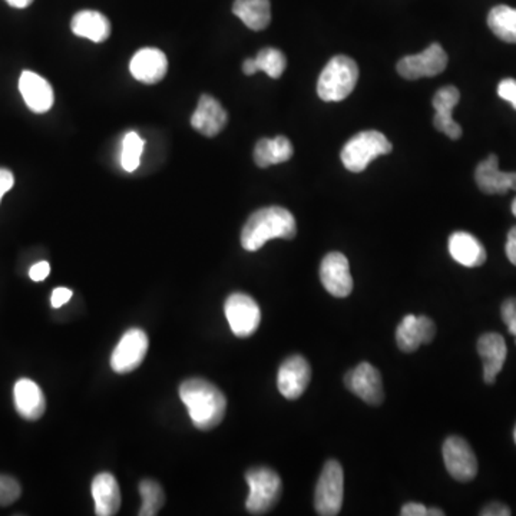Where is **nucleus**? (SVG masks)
<instances>
[{"label":"nucleus","mask_w":516,"mask_h":516,"mask_svg":"<svg viewBox=\"0 0 516 516\" xmlns=\"http://www.w3.org/2000/svg\"><path fill=\"white\" fill-rule=\"evenodd\" d=\"M14 184V174L5 168H0V202L6 194L7 191H11Z\"/></svg>","instance_id":"obj_36"},{"label":"nucleus","mask_w":516,"mask_h":516,"mask_svg":"<svg viewBox=\"0 0 516 516\" xmlns=\"http://www.w3.org/2000/svg\"><path fill=\"white\" fill-rule=\"evenodd\" d=\"M344 496V475L342 464L327 461L315 486V512L322 516H336L342 511Z\"/></svg>","instance_id":"obj_6"},{"label":"nucleus","mask_w":516,"mask_h":516,"mask_svg":"<svg viewBox=\"0 0 516 516\" xmlns=\"http://www.w3.org/2000/svg\"><path fill=\"white\" fill-rule=\"evenodd\" d=\"M227 322L231 332L237 337L246 339L253 336L261 322V310L256 300L244 293H234L227 298L226 305Z\"/></svg>","instance_id":"obj_7"},{"label":"nucleus","mask_w":516,"mask_h":516,"mask_svg":"<svg viewBox=\"0 0 516 516\" xmlns=\"http://www.w3.org/2000/svg\"><path fill=\"white\" fill-rule=\"evenodd\" d=\"M357 80V63L349 56H334L320 73L317 94L324 102L343 101L353 92Z\"/></svg>","instance_id":"obj_3"},{"label":"nucleus","mask_w":516,"mask_h":516,"mask_svg":"<svg viewBox=\"0 0 516 516\" xmlns=\"http://www.w3.org/2000/svg\"><path fill=\"white\" fill-rule=\"evenodd\" d=\"M498 95L505 101L511 102L516 109V80L508 78V80H501L498 87Z\"/></svg>","instance_id":"obj_33"},{"label":"nucleus","mask_w":516,"mask_h":516,"mask_svg":"<svg viewBox=\"0 0 516 516\" xmlns=\"http://www.w3.org/2000/svg\"><path fill=\"white\" fill-rule=\"evenodd\" d=\"M144 139L136 132H128L122 143L121 165L127 173H134L143 155Z\"/></svg>","instance_id":"obj_30"},{"label":"nucleus","mask_w":516,"mask_h":516,"mask_svg":"<svg viewBox=\"0 0 516 516\" xmlns=\"http://www.w3.org/2000/svg\"><path fill=\"white\" fill-rule=\"evenodd\" d=\"M320 280L333 297L344 298L353 290V277L346 256L342 253H329L320 264Z\"/></svg>","instance_id":"obj_12"},{"label":"nucleus","mask_w":516,"mask_h":516,"mask_svg":"<svg viewBox=\"0 0 516 516\" xmlns=\"http://www.w3.org/2000/svg\"><path fill=\"white\" fill-rule=\"evenodd\" d=\"M513 439H515V444H516V427H515V430H513Z\"/></svg>","instance_id":"obj_44"},{"label":"nucleus","mask_w":516,"mask_h":516,"mask_svg":"<svg viewBox=\"0 0 516 516\" xmlns=\"http://www.w3.org/2000/svg\"><path fill=\"white\" fill-rule=\"evenodd\" d=\"M476 184L482 192L489 195H502L508 191H516V173H502L495 154L482 161L475 171Z\"/></svg>","instance_id":"obj_16"},{"label":"nucleus","mask_w":516,"mask_h":516,"mask_svg":"<svg viewBox=\"0 0 516 516\" xmlns=\"http://www.w3.org/2000/svg\"><path fill=\"white\" fill-rule=\"evenodd\" d=\"M312 380V368L305 357H288L278 371L277 386L281 395L290 400H296L305 392Z\"/></svg>","instance_id":"obj_14"},{"label":"nucleus","mask_w":516,"mask_h":516,"mask_svg":"<svg viewBox=\"0 0 516 516\" xmlns=\"http://www.w3.org/2000/svg\"><path fill=\"white\" fill-rule=\"evenodd\" d=\"M344 385L368 405L379 406L385 400L380 371L369 361H361L356 368L347 371Z\"/></svg>","instance_id":"obj_9"},{"label":"nucleus","mask_w":516,"mask_h":516,"mask_svg":"<svg viewBox=\"0 0 516 516\" xmlns=\"http://www.w3.org/2000/svg\"><path fill=\"white\" fill-rule=\"evenodd\" d=\"M70 297H72V291L70 288L60 287L53 290L52 296H51V303H52V307L55 309H60L65 303L70 302Z\"/></svg>","instance_id":"obj_35"},{"label":"nucleus","mask_w":516,"mask_h":516,"mask_svg":"<svg viewBox=\"0 0 516 516\" xmlns=\"http://www.w3.org/2000/svg\"><path fill=\"white\" fill-rule=\"evenodd\" d=\"M49 273H51V266H49L48 261H39L35 266H32L31 270H29V277L39 283V281L45 280Z\"/></svg>","instance_id":"obj_34"},{"label":"nucleus","mask_w":516,"mask_h":516,"mask_svg":"<svg viewBox=\"0 0 516 516\" xmlns=\"http://www.w3.org/2000/svg\"><path fill=\"white\" fill-rule=\"evenodd\" d=\"M295 149L290 139L286 136H276L273 139H260L254 148V161L260 168H267L276 164L286 163L293 156Z\"/></svg>","instance_id":"obj_26"},{"label":"nucleus","mask_w":516,"mask_h":516,"mask_svg":"<svg viewBox=\"0 0 516 516\" xmlns=\"http://www.w3.org/2000/svg\"><path fill=\"white\" fill-rule=\"evenodd\" d=\"M512 214L515 215V217H516V198H515V200H513V202H512Z\"/></svg>","instance_id":"obj_43"},{"label":"nucleus","mask_w":516,"mask_h":516,"mask_svg":"<svg viewBox=\"0 0 516 516\" xmlns=\"http://www.w3.org/2000/svg\"><path fill=\"white\" fill-rule=\"evenodd\" d=\"M506 256L510 258L511 263L516 266V226L508 232V239H506L505 247Z\"/></svg>","instance_id":"obj_38"},{"label":"nucleus","mask_w":516,"mask_h":516,"mask_svg":"<svg viewBox=\"0 0 516 516\" xmlns=\"http://www.w3.org/2000/svg\"><path fill=\"white\" fill-rule=\"evenodd\" d=\"M249 495L246 508L251 515H264L277 505L281 496V479L277 472L266 466L249 469L246 474Z\"/></svg>","instance_id":"obj_5"},{"label":"nucleus","mask_w":516,"mask_h":516,"mask_svg":"<svg viewBox=\"0 0 516 516\" xmlns=\"http://www.w3.org/2000/svg\"><path fill=\"white\" fill-rule=\"evenodd\" d=\"M14 406L26 420L41 419L46 410V399L42 389L31 379H21L14 389Z\"/></svg>","instance_id":"obj_21"},{"label":"nucleus","mask_w":516,"mask_h":516,"mask_svg":"<svg viewBox=\"0 0 516 516\" xmlns=\"http://www.w3.org/2000/svg\"><path fill=\"white\" fill-rule=\"evenodd\" d=\"M488 26L493 35L508 43H516V9L499 5L488 14Z\"/></svg>","instance_id":"obj_27"},{"label":"nucleus","mask_w":516,"mask_h":516,"mask_svg":"<svg viewBox=\"0 0 516 516\" xmlns=\"http://www.w3.org/2000/svg\"><path fill=\"white\" fill-rule=\"evenodd\" d=\"M449 253L456 263L464 267H481L486 261V249L469 232L456 231L449 239Z\"/></svg>","instance_id":"obj_22"},{"label":"nucleus","mask_w":516,"mask_h":516,"mask_svg":"<svg viewBox=\"0 0 516 516\" xmlns=\"http://www.w3.org/2000/svg\"><path fill=\"white\" fill-rule=\"evenodd\" d=\"M180 398L187 406L191 420L197 429H214L226 416V396L205 379L185 380L180 386Z\"/></svg>","instance_id":"obj_1"},{"label":"nucleus","mask_w":516,"mask_h":516,"mask_svg":"<svg viewBox=\"0 0 516 516\" xmlns=\"http://www.w3.org/2000/svg\"><path fill=\"white\" fill-rule=\"evenodd\" d=\"M139 493L143 498V505L139 511V516H155L160 513L161 508L165 503V495H164L163 488L160 483L151 479L139 483Z\"/></svg>","instance_id":"obj_28"},{"label":"nucleus","mask_w":516,"mask_h":516,"mask_svg":"<svg viewBox=\"0 0 516 516\" xmlns=\"http://www.w3.org/2000/svg\"><path fill=\"white\" fill-rule=\"evenodd\" d=\"M482 516H510L511 510L508 506L502 505V503L493 502L489 503L485 506L483 510L481 511Z\"/></svg>","instance_id":"obj_37"},{"label":"nucleus","mask_w":516,"mask_h":516,"mask_svg":"<svg viewBox=\"0 0 516 516\" xmlns=\"http://www.w3.org/2000/svg\"><path fill=\"white\" fill-rule=\"evenodd\" d=\"M400 515L403 516H427V508L422 503L409 502L403 506L400 511Z\"/></svg>","instance_id":"obj_39"},{"label":"nucleus","mask_w":516,"mask_h":516,"mask_svg":"<svg viewBox=\"0 0 516 516\" xmlns=\"http://www.w3.org/2000/svg\"><path fill=\"white\" fill-rule=\"evenodd\" d=\"M254 60L258 66V70L267 73L268 77L273 80H278L287 66L285 53L276 48L261 49Z\"/></svg>","instance_id":"obj_29"},{"label":"nucleus","mask_w":516,"mask_h":516,"mask_svg":"<svg viewBox=\"0 0 516 516\" xmlns=\"http://www.w3.org/2000/svg\"><path fill=\"white\" fill-rule=\"evenodd\" d=\"M92 496L95 501V513L98 516H114L121 506V491L118 482L111 474H99L92 482Z\"/></svg>","instance_id":"obj_23"},{"label":"nucleus","mask_w":516,"mask_h":516,"mask_svg":"<svg viewBox=\"0 0 516 516\" xmlns=\"http://www.w3.org/2000/svg\"><path fill=\"white\" fill-rule=\"evenodd\" d=\"M501 314H502L503 323L510 330L511 334L515 336L516 344V297L508 298L503 302Z\"/></svg>","instance_id":"obj_32"},{"label":"nucleus","mask_w":516,"mask_h":516,"mask_svg":"<svg viewBox=\"0 0 516 516\" xmlns=\"http://www.w3.org/2000/svg\"><path fill=\"white\" fill-rule=\"evenodd\" d=\"M436 336V324L427 315L408 314L396 330V342L400 351L413 353L422 344H429Z\"/></svg>","instance_id":"obj_13"},{"label":"nucleus","mask_w":516,"mask_h":516,"mask_svg":"<svg viewBox=\"0 0 516 516\" xmlns=\"http://www.w3.org/2000/svg\"><path fill=\"white\" fill-rule=\"evenodd\" d=\"M149 342L145 332L131 329L125 333L111 356L112 371L119 374L129 373L141 366L148 352Z\"/></svg>","instance_id":"obj_10"},{"label":"nucleus","mask_w":516,"mask_h":516,"mask_svg":"<svg viewBox=\"0 0 516 516\" xmlns=\"http://www.w3.org/2000/svg\"><path fill=\"white\" fill-rule=\"evenodd\" d=\"M478 353L483 361V380L486 385H493L508 354L505 339L498 333L482 334L478 340Z\"/></svg>","instance_id":"obj_19"},{"label":"nucleus","mask_w":516,"mask_h":516,"mask_svg":"<svg viewBox=\"0 0 516 516\" xmlns=\"http://www.w3.org/2000/svg\"><path fill=\"white\" fill-rule=\"evenodd\" d=\"M444 516L445 512H442L440 510H427V516Z\"/></svg>","instance_id":"obj_42"},{"label":"nucleus","mask_w":516,"mask_h":516,"mask_svg":"<svg viewBox=\"0 0 516 516\" xmlns=\"http://www.w3.org/2000/svg\"><path fill=\"white\" fill-rule=\"evenodd\" d=\"M70 29L80 38L89 39L95 43L107 41L112 32L111 22L97 11L78 12L70 22Z\"/></svg>","instance_id":"obj_24"},{"label":"nucleus","mask_w":516,"mask_h":516,"mask_svg":"<svg viewBox=\"0 0 516 516\" xmlns=\"http://www.w3.org/2000/svg\"><path fill=\"white\" fill-rule=\"evenodd\" d=\"M444 461L446 471L456 481L469 482L478 474L475 454L464 437L451 436L445 440Z\"/></svg>","instance_id":"obj_11"},{"label":"nucleus","mask_w":516,"mask_h":516,"mask_svg":"<svg viewBox=\"0 0 516 516\" xmlns=\"http://www.w3.org/2000/svg\"><path fill=\"white\" fill-rule=\"evenodd\" d=\"M132 77L148 85H154L164 80L168 70L165 53L160 49L144 48L132 56L129 63Z\"/></svg>","instance_id":"obj_18"},{"label":"nucleus","mask_w":516,"mask_h":516,"mask_svg":"<svg viewBox=\"0 0 516 516\" xmlns=\"http://www.w3.org/2000/svg\"><path fill=\"white\" fill-rule=\"evenodd\" d=\"M6 4L9 6L16 7V9H24V7L31 6L33 0H6Z\"/></svg>","instance_id":"obj_41"},{"label":"nucleus","mask_w":516,"mask_h":516,"mask_svg":"<svg viewBox=\"0 0 516 516\" xmlns=\"http://www.w3.org/2000/svg\"><path fill=\"white\" fill-rule=\"evenodd\" d=\"M19 90L24 104L35 114H45L53 107V89L51 83L32 70H23L19 78Z\"/></svg>","instance_id":"obj_17"},{"label":"nucleus","mask_w":516,"mask_h":516,"mask_svg":"<svg viewBox=\"0 0 516 516\" xmlns=\"http://www.w3.org/2000/svg\"><path fill=\"white\" fill-rule=\"evenodd\" d=\"M459 99H461V92L452 85L440 88L434 97V108L436 111L434 119L435 128L451 139H459L462 136L461 125L456 124L452 118V112L459 104Z\"/></svg>","instance_id":"obj_20"},{"label":"nucleus","mask_w":516,"mask_h":516,"mask_svg":"<svg viewBox=\"0 0 516 516\" xmlns=\"http://www.w3.org/2000/svg\"><path fill=\"white\" fill-rule=\"evenodd\" d=\"M243 70L246 75H254V73L258 72V66H257L256 60H247L243 63Z\"/></svg>","instance_id":"obj_40"},{"label":"nucleus","mask_w":516,"mask_h":516,"mask_svg":"<svg viewBox=\"0 0 516 516\" xmlns=\"http://www.w3.org/2000/svg\"><path fill=\"white\" fill-rule=\"evenodd\" d=\"M392 144L381 132H359L342 149V163L352 173H361L378 156L392 153Z\"/></svg>","instance_id":"obj_4"},{"label":"nucleus","mask_w":516,"mask_h":516,"mask_svg":"<svg viewBox=\"0 0 516 516\" xmlns=\"http://www.w3.org/2000/svg\"><path fill=\"white\" fill-rule=\"evenodd\" d=\"M22 489L12 476L0 475V506H9L18 501Z\"/></svg>","instance_id":"obj_31"},{"label":"nucleus","mask_w":516,"mask_h":516,"mask_svg":"<svg viewBox=\"0 0 516 516\" xmlns=\"http://www.w3.org/2000/svg\"><path fill=\"white\" fill-rule=\"evenodd\" d=\"M447 66V55L439 43H432L417 55L405 56L399 61L398 72L405 80H416L420 78L436 77Z\"/></svg>","instance_id":"obj_8"},{"label":"nucleus","mask_w":516,"mask_h":516,"mask_svg":"<svg viewBox=\"0 0 516 516\" xmlns=\"http://www.w3.org/2000/svg\"><path fill=\"white\" fill-rule=\"evenodd\" d=\"M229 114L211 95L204 94L198 101L197 109L191 117V125L204 136H219L226 128Z\"/></svg>","instance_id":"obj_15"},{"label":"nucleus","mask_w":516,"mask_h":516,"mask_svg":"<svg viewBox=\"0 0 516 516\" xmlns=\"http://www.w3.org/2000/svg\"><path fill=\"white\" fill-rule=\"evenodd\" d=\"M297 234L295 215L283 207H266L249 215L241 231V246L257 251L274 239H293Z\"/></svg>","instance_id":"obj_2"},{"label":"nucleus","mask_w":516,"mask_h":516,"mask_svg":"<svg viewBox=\"0 0 516 516\" xmlns=\"http://www.w3.org/2000/svg\"><path fill=\"white\" fill-rule=\"evenodd\" d=\"M232 12L251 31H263L271 22L270 0H236Z\"/></svg>","instance_id":"obj_25"}]
</instances>
